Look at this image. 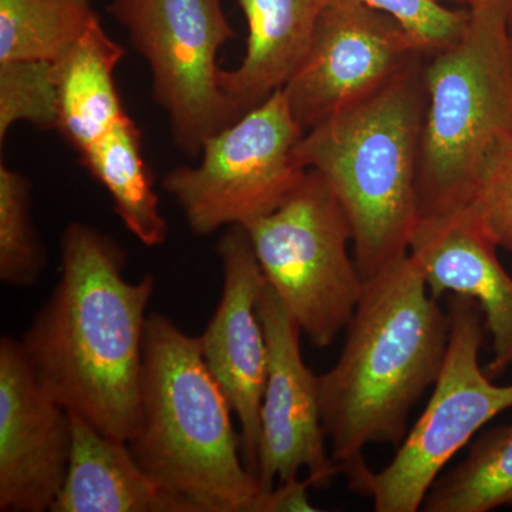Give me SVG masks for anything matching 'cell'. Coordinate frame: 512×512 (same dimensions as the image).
Returning a JSON list of instances; mask_svg holds the SVG:
<instances>
[{
	"label": "cell",
	"instance_id": "obj_1",
	"mask_svg": "<svg viewBox=\"0 0 512 512\" xmlns=\"http://www.w3.org/2000/svg\"><path fill=\"white\" fill-rule=\"evenodd\" d=\"M156 278L127 281L126 252L72 222L60 239V278L26 330L23 352L50 396L113 439L136 427L147 308Z\"/></svg>",
	"mask_w": 512,
	"mask_h": 512
},
{
	"label": "cell",
	"instance_id": "obj_2",
	"mask_svg": "<svg viewBox=\"0 0 512 512\" xmlns=\"http://www.w3.org/2000/svg\"><path fill=\"white\" fill-rule=\"evenodd\" d=\"M450 318L420 266L406 254L367 279L336 365L319 376L330 456L353 493L365 497L373 471L365 450L399 447L414 404L443 367Z\"/></svg>",
	"mask_w": 512,
	"mask_h": 512
},
{
	"label": "cell",
	"instance_id": "obj_3",
	"mask_svg": "<svg viewBox=\"0 0 512 512\" xmlns=\"http://www.w3.org/2000/svg\"><path fill=\"white\" fill-rule=\"evenodd\" d=\"M231 406L202 359L200 340L164 315H148L136 427L128 447L140 466L194 512H258Z\"/></svg>",
	"mask_w": 512,
	"mask_h": 512
},
{
	"label": "cell",
	"instance_id": "obj_4",
	"mask_svg": "<svg viewBox=\"0 0 512 512\" xmlns=\"http://www.w3.org/2000/svg\"><path fill=\"white\" fill-rule=\"evenodd\" d=\"M426 56L355 106L306 131L295 148L298 164L322 175L342 205L353 258L365 281L409 254L419 222Z\"/></svg>",
	"mask_w": 512,
	"mask_h": 512
},
{
	"label": "cell",
	"instance_id": "obj_5",
	"mask_svg": "<svg viewBox=\"0 0 512 512\" xmlns=\"http://www.w3.org/2000/svg\"><path fill=\"white\" fill-rule=\"evenodd\" d=\"M468 10L463 36L424 60L419 221L473 204L495 158L512 140L507 0H485Z\"/></svg>",
	"mask_w": 512,
	"mask_h": 512
},
{
	"label": "cell",
	"instance_id": "obj_6",
	"mask_svg": "<svg viewBox=\"0 0 512 512\" xmlns=\"http://www.w3.org/2000/svg\"><path fill=\"white\" fill-rule=\"evenodd\" d=\"M266 284L315 348L348 328L365 279L349 254L352 231L342 205L316 171L275 211L245 225Z\"/></svg>",
	"mask_w": 512,
	"mask_h": 512
},
{
	"label": "cell",
	"instance_id": "obj_7",
	"mask_svg": "<svg viewBox=\"0 0 512 512\" xmlns=\"http://www.w3.org/2000/svg\"><path fill=\"white\" fill-rule=\"evenodd\" d=\"M450 339L443 367L419 420L386 467L366 485L376 512H417L437 478L478 431L512 409V384L500 386L480 366L484 318L471 299L447 302Z\"/></svg>",
	"mask_w": 512,
	"mask_h": 512
},
{
	"label": "cell",
	"instance_id": "obj_8",
	"mask_svg": "<svg viewBox=\"0 0 512 512\" xmlns=\"http://www.w3.org/2000/svg\"><path fill=\"white\" fill-rule=\"evenodd\" d=\"M303 134L279 90L207 138L200 164L174 168L163 188L195 235L245 227L275 211L305 177L295 158Z\"/></svg>",
	"mask_w": 512,
	"mask_h": 512
},
{
	"label": "cell",
	"instance_id": "obj_9",
	"mask_svg": "<svg viewBox=\"0 0 512 512\" xmlns=\"http://www.w3.org/2000/svg\"><path fill=\"white\" fill-rule=\"evenodd\" d=\"M109 12L147 60L175 146L198 156L207 138L235 121L217 55L237 33L221 0H113Z\"/></svg>",
	"mask_w": 512,
	"mask_h": 512
},
{
	"label": "cell",
	"instance_id": "obj_10",
	"mask_svg": "<svg viewBox=\"0 0 512 512\" xmlns=\"http://www.w3.org/2000/svg\"><path fill=\"white\" fill-rule=\"evenodd\" d=\"M424 55L387 13L332 0L320 12L308 52L282 92L306 133L377 92Z\"/></svg>",
	"mask_w": 512,
	"mask_h": 512
},
{
	"label": "cell",
	"instance_id": "obj_11",
	"mask_svg": "<svg viewBox=\"0 0 512 512\" xmlns=\"http://www.w3.org/2000/svg\"><path fill=\"white\" fill-rule=\"evenodd\" d=\"M258 312L265 330L268 366L256 478L262 490L271 491L305 471L313 487H328L340 468L326 447L319 376L303 360L302 330L266 281Z\"/></svg>",
	"mask_w": 512,
	"mask_h": 512
},
{
	"label": "cell",
	"instance_id": "obj_12",
	"mask_svg": "<svg viewBox=\"0 0 512 512\" xmlns=\"http://www.w3.org/2000/svg\"><path fill=\"white\" fill-rule=\"evenodd\" d=\"M72 454L70 413L39 383L20 340H0V511H52Z\"/></svg>",
	"mask_w": 512,
	"mask_h": 512
},
{
	"label": "cell",
	"instance_id": "obj_13",
	"mask_svg": "<svg viewBox=\"0 0 512 512\" xmlns=\"http://www.w3.org/2000/svg\"><path fill=\"white\" fill-rule=\"evenodd\" d=\"M217 251L222 265L221 298L198 340L205 365L237 417L245 464L256 477L268 366L265 330L258 312L265 278L244 227H229Z\"/></svg>",
	"mask_w": 512,
	"mask_h": 512
},
{
	"label": "cell",
	"instance_id": "obj_14",
	"mask_svg": "<svg viewBox=\"0 0 512 512\" xmlns=\"http://www.w3.org/2000/svg\"><path fill=\"white\" fill-rule=\"evenodd\" d=\"M476 205L417 222L409 254L433 298L460 295L480 306L493 342L485 372L495 379L512 365V276Z\"/></svg>",
	"mask_w": 512,
	"mask_h": 512
},
{
	"label": "cell",
	"instance_id": "obj_15",
	"mask_svg": "<svg viewBox=\"0 0 512 512\" xmlns=\"http://www.w3.org/2000/svg\"><path fill=\"white\" fill-rule=\"evenodd\" d=\"M70 421L69 470L52 512H194L148 476L127 441L77 414L70 413Z\"/></svg>",
	"mask_w": 512,
	"mask_h": 512
},
{
	"label": "cell",
	"instance_id": "obj_16",
	"mask_svg": "<svg viewBox=\"0 0 512 512\" xmlns=\"http://www.w3.org/2000/svg\"><path fill=\"white\" fill-rule=\"evenodd\" d=\"M247 49L234 70H221L222 92L237 120L284 89L308 52L326 0H239Z\"/></svg>",
	"mask_w": 512,
	"mask_h": 512
},
{
	"label": "cell",
	"instance_id": "obj_17",
	"mask_svg": "<svg viewBox=\"0 0 512 512\" xmlns=\"http://www.w3.org/2000/svg\"><path fill=\"white\" fill-rule=\"evenodd\" d=\"M126 49L111 39L97 15L84 35L55 63L57 131L83 156L127 116L114 80Z\"/></svg>",
	"mask_w": 512,
	"mask_h": 512
},
{
	"label": "cell",
	"instance_id": "obj_18",
	"mask_svg": "<svg viewBox=\"0 0 512 512\" xmlns=\"http://www.w3.org/2000/svg\"><path fill=\"white\" fill-rule=\"evenodd\" d=\"M80 160L109 192L114 211L130 234L148 248L167 241L168 224L144 158L141 131L128 114Z\"/></svg>",
	"mask_w": 512,
	"mask_h": 512
},
{
	"label": "cell",
	"instance_id": "obj_19",
	"mask_svg": "<svg viewBox=\"0 0 512 512\" xmlns=\"http://www.w3.org/2000/svg\"><path fill=\"white\" fill-rule=\"evenodd\" d=\"M512 507V423L471 441L461 463L446 468L424 500V512H490Z\"/></svg>",
	"mask_w": 512,
	"mask_h": 512
},
{
	"label": "cell",
	"instance_id": "obj_20",
	"mask_svg": "<svg viewBox=\"0 0 512 512\" xmlns=\"http://www.w3.org/2000/svg\"><path fill=\"white\" fill-rule=\"evenodd\" d=\"M96 16L92 0H0V62L55 63Z\"/></svg>",
	"mask_w": 512,
	"mask_h": 512
},
{
	"label": "cell",
	"instance_id": "obj_21",
	"mask_svg": "<svg viewBox=\"0 0 512 512\" xmlns=\"http://www.w3.org/2000/svg\"><path fill=\"white\" fill-rule=\"evenodd\" d=\"M32 185L0 164V281L28 288L42 278L46 254L32 220Z\"/></svg>",
	"mask_w": 512,
	"mask_h": 512
},
{
	"label": "cell",
	"instance_id": "obj_22",
	"mask_svg": "<svg viewBox=\"0 0 512 512\" xmlns=\"http://www.w3.org/2000/svg\"><path fill=\"white\" fill-rule=\"evenodd\" d=\"M57 130L55 64L45 60L0 62V143L16 123Z\"/></svg>",
	"mask_w": 512,
	"mask_h": 512
},
{
	"label": "cell",
	"instance_id": "obj_23",
	"mask_svg": "<svg viewBox=\"0 0 512 512\" xmlns=\"http://www.w3.org/2000/svg\"><path fill=\"white\" fill-rule=\"evenodd\" d=\"M332 2V0H326ZM396 19L426 55L454 45L467 28L470 10L447 8L437 0H350Z\"/></svg>",
	"mask_w": 512,
	"mask_h": 512
},
{
	"label": "cell",
	"instance_id": "obj_24",
	"mask_svg": "<svg viewBox=\"0 0 512 512\" xmlns=\"http://www.w3.org/2000/svg\"><path fill=\"white\" fill-rule=\"evenodd\" d=\"M473 204L498 247L512 252V140L495 158Z\"/></svg>",
	"mask_w": 512,
	"mask_h": 512
},
{
	"label": "cell",
	"instance_id": "obj_25",
	"mask_svg": "<svg viewBox=\"0 0 512 512\" xmlns=\"http://www.w3.org/2000/svg\"><path fill=\"white\" fill-rule=\"evenodd\" d=\"M311 478H296L288 483L276 484L271 491H264L258 512H312L318 511L309 501Z\"/></svg>",
	"mask_w": 512,
	"mask_h": 512
},
{
	"label": "cell",
	"instance_id": "obj_26",
	"mask_svg": "<svg viewBox=\"0 0 512 512\" xmlns=\"http://www.w3.org/2000/svg\"><path fill=\"white\" fill-rule=\"evenodd\" d=\"M437 2H453L460 3V5L466 6L467 9L473 8V6L480 5V3L485 2V0H437Z\"/></svg>",
	"mask_w": 512,
	"mask_h": 512
},
{
	"label": "cell",
	"instance_id": "obj_27",
	"mask_svg": "<svg viewBox=\"0 0 512 512\" xmlns=\"http://www.w3.org/2000/svg\"><path fill=\"white\" fill-rule=\"evenodd\" d=\"M507 32L512 46V0H507Z\"/></svg>",
	"mask_w": 512,
	"mask_h": 512
}]
</instances>
